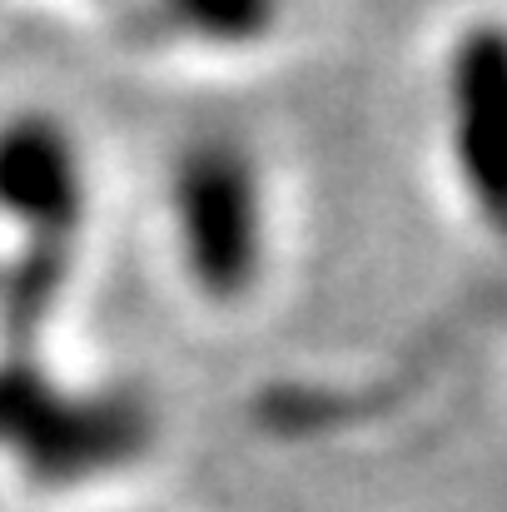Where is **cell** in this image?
<instances>
[{
	"label": "cell",
	"mask_w": 507,
	"mask_h": 512,
	"mask_svg": "<svg viewBox=\"0 0 507 512\" xmlns=\"http://www.w3.org/2000/svg\"><path fill=\"white\" fill-rule=\"evenodd\" d=\"M155 443V413L130 388L70 393L30 363L0 368V448L40 483H95L140 463Z\"/></svg>",
	"instance_id": "6da1fadb"
},
{
	"label": "cell",
	"mask_w": 507,
	"mask_h": 512,
	"mask_svg": "<svg viewBox=\"0 0 507 512\" xmlns=\"http://www.w3.org/2000/svg\"><path fill=\"white\" fill-rule=\"evenodd\" d=\"M169 214L189 284L239 304L264 274V179L234 135H199L169 165Z\"/></svg>",
	"instance_id": "7a4b0ae2"
},
{
	"label": "cell",
	"mask_w": 507,
	"mask_h": 512,
	"mask_svg": "<svg viewBox=\"0 0 507 512\" xmlns=\"http://www.w3.org/2000/svg\"><path fill=\"white\" fill-rule=\"evenodd\" d=\"M448 130L468 199L507 234V25L478 20L448 55Z\"/></svg>",
	"instance_id": "3957f363"
},
{
	"label": "cell",
	"mask_w": 507,
	"mask_h": 512,
	"mask_svg": "<svg viewBox=\"0 0 507 512\" xmlns=\"http://www.w3.org/2000/svg\"><path fill=\"white\" fill-rule=\"evenodd\" d=\"M0 209L40 244H75L85 224V170L75 140L50 115L0 125Z\"/></svg>",
	"instance_id": "277c9868"
},
{
	"label": "cell",
	"mask_w": 507,
	"mask_h": 512,
	"mask_svg": "<svg viewBox=\"0 0 507 512\" xmlns=\"http://www.w3.org/2000/svg\"><path fill=\"white\" fill-rule=\"evenodd\" d=\"M160 20L169 30L179 25L184 40H199V45H254L274 25V10L269 5H179V10H165Z\"/></svg>",
	"instance_id": "5b68a950"
}]
</instances>
